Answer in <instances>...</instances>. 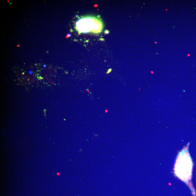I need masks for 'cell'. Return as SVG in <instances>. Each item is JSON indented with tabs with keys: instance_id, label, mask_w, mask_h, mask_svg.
I'll return each instance as SVG.
<instances>
[{
	"instance_id": "2",
	"label": "cell",
	"mask_w": 196,
	"mask_h": 196,
	"mask_svg": "<svg viewBox=\"0 0 196 196\" xmlns=\"http://www.w3.org/2000/svg\"><path fill=\"white\" fill-rule=\"evenodd\" d=\"M71 35V34H68V35H67V37H70Z\"/></svg>"
},
{
	"instance_id": "3",
	"label": "cell",
	"mask_w": 196,
	"mask_h": 196,
	"mask_svg": "<svg viewBox=\"0 0 196 196\" xmlns=\"http://www.w3.org/2000/svg\"><path fill=\"white\" fill-rule=\"evenodd\" d=\"M29 73L30 74H32L33 72L31 71H30L29 72Z\"/></svg>"
},
{
	"instance_id": "4",
	"label": "cell",
	"mask_w": 196,
	"mask_h": 196,
	"mask_svg": "<svg viewBox=\"0 0 196 196\" xmlns=\"http://www.w3.org/2000/svg\"><path fill=\"white\" fill-rule=\"evenodd\" d=\"M44 67H46V65H44Z\"/></svg>"
},
{
	"instance_id": "1",
	"label": "cell",
	"mask_w": 196,
	"mask_h": 196,
	"mask_svg": "<svg viewBox=\"0 0 196 196\" xmlns=\"http://www.w3.org/2000/svg\"><path fill=\"white\" fill-rule=\"evenodd\" d=\"M77 28L80 33H87L90 31L98 33L102 30V23L96 19L86 18L82 19L78 21L76 24Z\"/></svg>"
}]
</instances>
